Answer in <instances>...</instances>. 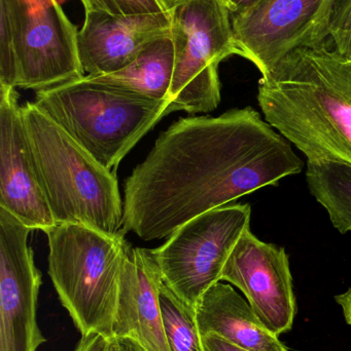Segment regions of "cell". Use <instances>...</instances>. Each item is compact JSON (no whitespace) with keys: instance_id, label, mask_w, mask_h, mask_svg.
<instances>
[{"instance_id":"7a4b0ae2","label":"cell","mask_w":351,"mask_h":351,"mask_svg":"<svg viewBox=\"0 0 351 351\" xmlns=\"http://www.w3.org/2000/svg\"><path fill=\"white\" fill-rule=\"evenodd\" d=\"M266 121L308 160L351 165V61L327 43L301 47L259 82Z\"/></svg>"},{"instance_id":"ac0fdd59","label":"cell","mask_w":351,"mask_h":351,"mask_svg":"<svg viewBox=\"0 0 351 351\" xmlns=\"http://www.w3.org/2000/svg\"><path fill=\"white\" fill-rule=\"evenodd\" d=\"M160 305L169 350L204 351L195 311L179 300L163 282L160 288Z\"/></svg>"},{"instance_id":"ba28073f","label":"cell","mask_w":351,"mask_h":351,"mask_svg":"<svg viewBox=\"0 0 351 351\" xmlns=\"http://www.w3.org/2000/svg\"><path fill=\"white\" fill-rule=\"evenodd\" d=\"M251 215L249 204L214 208L188 221L152 250L163 284L190 308L196 311L202 296L220 282L231 252L251 229Z\"/></svg>"},{"instance_id":"cb8c5ba5","label":"cell","mask_w":351,"mask_h":351,"mask_svg":"<svg viewBox=\"0 0 351 351\" xmlns=\"http://www.w3.org/2000/svg\"><path fill=\"white\" fill-rule=\"evenodd\" d=\"M335 300L343 311L346 323L351 326V287L343 294L337 295Z\"/></svg>"},{"instance_id":"8992f818","label":"cell","mask_w":351,"mask_h":351,"mask_svg":"<svg viewBox=\"0 0 351 351\" xmlns=\"http://www.w3.org/2000/svg\"><path fill=\"white\" fill-rule=\"evenodd\" d=\"M60 0H0V84L45 90L84 77Z\"/></svg>"},{"instance_id":"4fadbf2b","label":"cell","mask_w":351,"mask_h":351,"mask_svg":"<svg viewBox=\"0 0 351 351\" xmlns=\"http://www.w3.org/2000/svg\"><path fill=\"white\" fill-rule=\"evenodd\" d=\"M171 34L170 12L113 16L86 12L78 53L87 75L113 73L129 65L154 39Z\"/></svg>"},{"instance_id":"277c9868","label":"cell","mask_w":351,"mask_h":351,"mask_svg":"<svg viewBox=\"0 0 351 351\" xmlns=\"http://www.w3.org/2000/svg\"><path fill=\"white\" fill-rule=\"evenodd\" d=\"M34 103L113 173L132 148L167 117L169 104L87 75L38 90Z\"/></svg>"},{"instance_id":"9a60e30c","label":"cell","mask_w":351,"mask_h":351,"mask_svg":"<svg viewBox=\"0 0 351 351\" xmlns=\"http://www.w3.org/2000/svg\"><path fill=\"white\" fill-rule=\"evenodd\" d=\"M195 311L201 337L212 334L247 351H288L230 285H214Z\"/></svg>"},{"instance_id":"5b68a950","label":"cell","mask_w":351,"mask_h":351,"mask_svg":"<svg viewBox=\"0 0 351 351\" xmlns=\"http://www.w3.org/2000/svg\"><path fill=\"white\" fill-rule=\"evenodd\" d=\"M49 272L62 306L80 335L113 336L122 268L130 243L87 225L56 224L45 231Z\"/></svg>"},{"instance_id":"d4e9b609","label":"cell","mask_w":351,"mask_h":351,"mask_svg":"<svg viewBox=\"0 0 351 351\" xmlns=\"http://www.w3.org/2000/svg\"><path fill=\"white\" fill-rule=\"evenodd\" d=\"M222 1L230 10L231 14H234V12H238L240 10H245V8L255 5L261 0H222Z\"/></svg>"},{"instance_id":"e0dca14e","label":"cell","mask_w":351,"mask_h":351,"mask_svg":"<svg viewBox=\"0 0 351 351\" xmlns=\"http://www.w3.org/2000/svg\"><path fill=\"white\" fill-rule=\"evenodd\" d=\"M309 191L326 208L342 234L351 231V165L337 160H308Z\"/></svg>"},{"instance_id":"7402d4cb","label":"cell","mask_w":351,"mask_h":351,"mask_svg":"<svg viewBox=\"0 0 351 351\" xmlns=\"http://www.w3.org/2000/svg\"><path fill=\"white\" fill-rule=\"evenodd\" d=\"M201 339L204 351H247L212 334L203 336Z\"/></svg>"},{"instance_id":"2e32d148","label":"cell","mask_w":351,"mask_h":351,"mask_svg":"<svg viewBox=\"0 0 351 351\" xmlns=\"http://www.w3.org/2000/svg\"><path fill=\"white\" fill-rule=\"evenodd\" d=\"M174 61V45L171 34L164 35L150 41L123 69L102 75L87 76L95 82L169 103Z\"/></svg>"},{"instance_id":"d6986e66","label":"cell","mask_w":351,"mask_h":351,"mask_svg":"<svg viewBox=\"0 0 351 351\" xmlns=\"http://www.w3.org/2000/svg\"><path fill=\"white\" fill-rule=\"evenodd\" d=\"M86 12L113 16H135L170 12L174 0H80Z\"/></svg>"},{"instance_id":"52a82bcc","label":"cell","mask_w":351,"mask_h":351,"mask_svg":"<svg viewBox=\"0 0 351 351\" xmlns=\"http://www.w3.org/2000/svg\"><path fill=\"white\" fill-rule=\"evenodd\" d=\"M170 21L175 61L167 115L212 112L220 102L218 65L239 55L230 10L222 0H174Z\"/></svg>"},{"instance_id":"44dd1931","label":"cell","mask_w":351,"mask_h":351,"mask_svg":"<svg viewBox=\"0 0 351 351\" xmlns=\"http://www.w3.org/2000/svg\"><path fill=\"white\" fill-rule=\"evenodd\" d=\"M101 351H146V350L133 338L113 335L111 337L104 338Z\"/></svg>"},{"instance_id":"7c38bea8","label":"cell","mask_w":351,"mask_h":351,"mask_svg":"<svg viewBox=\"0 0 351 351\" xmlns=\"http://www.w3.org/2000/svg\"><path fill=\"white\" fill-rule=\"evenodd\" d=\"M0 208L32 230L55 226L35 169L19 95L0 84Z\"/></svg>"},{"instance_id":"3957f363","label":"cell","mask_w":351,"mask_h":351,"mask_svg":"<svg viewBox=\"0 0 351 351\" xmlns=\"http://www.w3.org/2000/svg\"><path fill=\"white\" fill-rule=\"evenodd\" d=\"M35 169L56 224L87 225L109 234L123 226L117 173L105 169L34 102L22 106Z\"/></svg>"},{"instance_id":"6da1fadb","label":"cell","mask_w":351,"mask_h":351,"mask_svg":"<svg viewBox=\"0 0 351 351\" xmlns=\"http://www.w3.org/2000/svg\"><path fill=\"white\" fill-rule=\"evenodd\" d=\"M302 169L288 140L251 107L183 117L126 179L122 230L168 239L191 219Z\"/></svg>"},{"instance_id":"603a6c76","label":"cell","mask_w":351,"mask_h":351,"mask_svg":"<svg viewBox=\"0 0 351 351\" xmlns=\"http://www.w3.org/2000/svg\"><path fill=\"white\" fill-rule=\"evenodd\" d=\"M104 337L99 334L82 336L73 351H101Z\"/></svg>"},{"instance_id":"ffe728a7","label":"cell","mask_w":351,"mask_h":351,"mask_svg":"<svg viewBox=\"0 0 351 351\" xmlns=\"http://www.w3.org/2000/svg\"><path fill=\"white\" fill-rule=\"evenodd\" d=\"M334 49L351 61V0H334L330 18Z\"/></svg>"},{"instance_id":"30bf717a","label":"cell","mask_w":351,"mask_h":351,"mask_svg":"<svg viewBox=\"0 0 351 351\" xmlns=\"http://www.w3.org/2000/svg\"><path fill=\"white\" fill-rule=\"evenodd\" d=\"M31 231L0 208V351H37L47 341L37 324L43 276L28 245Z\"/></svg>"},{"instance_id":"5bb4252c","label":"cell","mask_w":351,"mask_h":351,"mask_svg":"<svg viewBox=\"0 0 351 351\" xmlns=\"http://www.w3.org/2000/svg\"><path fill=\"white\" fill-rule=\"evenodd\" d=\"M162 282L152 249L130 245L122 268L113 335L133 338L146 351H170L161 313Z\"/></svg>"},{"instance_id":"8fae6325","label":"cell","mask_w":351,"mask_h":351,"mask_svg":"<svg viewBox=\"0 0 351 351\" xmlns=\"http://www.w3.org/2000/svg\"><path fill=\"white\" fill-rule=\"evenodd\" d=\"M220 280L245 294L258 319L274 335L292 329L296 298L284 247L260 241L249 229L231 252Z\"/></svg>"},{"instance_id":"9c48e42d","label":"cell","mask_w":351,"mask_h":351,"mask_svg":"<svg viewBox=\"0 0 351 351\" xmlns=\"http://www.w3.org/2000/svg\"><path fill=\"white\" fill-rule=\"evenodd\" d=\"M334 0H261L231 14L239 56L262 76L301 47H319L330 36Z\"/></svg>"}]
</instances>
